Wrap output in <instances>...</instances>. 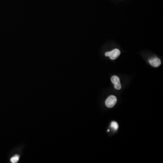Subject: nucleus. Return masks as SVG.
I'll return each instance as SVG.
<instances>
[{
  "label": "nucleus",
  "mask_w": 163,
  "mask_h": 163,
  "mask_svg": "<svg viewBox=\"0 0 163 163\" xmlns=\"http://www.w3.org/2000/svg\"><path fill=\"white\" fill-rule=\"evenodd\" d=\"M20 159V156L19 155H15L12 157L11 158V161L12 163H16L18 162Z\"/></svg>",
  "instance_id": "5"
},
{
  "label": "nucleus",
  "mask_w": 163,
  "mask_h": 163,
  "mask_svg": "<svg viewBox=\"0 0 163 163\" xmlns=\"http://www.w3.org/2000/svg\"><path fill=\"white\" fill-rule=\"evenodd\" d=\"M111 127L114 130H117L118 128V124L115 121H113L111 124Z\"/></svg>",
  "instance_id": "6"
},
{
  "label": "nucleus",
  "mask_w": 163,
  "mask_h": 163,
  "mask_svg": "<svg viewBox=\"0 0 163 163\" xmlns=\"http://www.w3.org/2000/svg\"><path fill=\"white\" fill-rule=\"evenodd\" d=\"M111 81L114 85V87L116 89L120 90L121 89V84L120 80L119 77L116 76H113L111 78Z\"/></svg>",
  "instance_id": "3"
},
{
  "label": "nucleus",
  "mask_w": 163,
  "mask_h": 163,
  "mask_svg": "<svg viewBox=\"0 0 163 163\" xmlns=\"http://www.w3.org/2000/svg\"><path fill=\"white\" fill-rule=\"evenodd\" d=\"M150 64L154 67H158L161 64V61L160 59L157 57L152 58L149 59Z\"/></svg>",
  "instance_id": "4"
},
{
  "label": "nucleus",
  "mask_w": 163,
  "mask_h": 163,
  "mask_svg": "<svg viewBox=\"0 0 163 163\" xmlns=\"http://www.w3.org/2000/svg\"><path fill=\"white\" fill-rule=\"evenodd\" d=\"M120 54V51L118 49H114L111 51L106 52L105 56L109 57L112 60H114L118 57Z\"/></svg>",
  "instance_id": "1"
},
{
  "label": "nucleus",
  "mask_w": 163,
  "mask_h": 163,
  "mask_svg": "<svg viewBox=\"0 0 163 163\" xmlns=\"http://www.w3.org/2000/svg\"><path fill=\"white\" fill-rule=\"evenodd\" d=\"M117 102V98L114 96H109L105 102L106 106L108 108H112L115 105Z\"/></svg>",
  "instance_id": "2"
}]
</instances>
